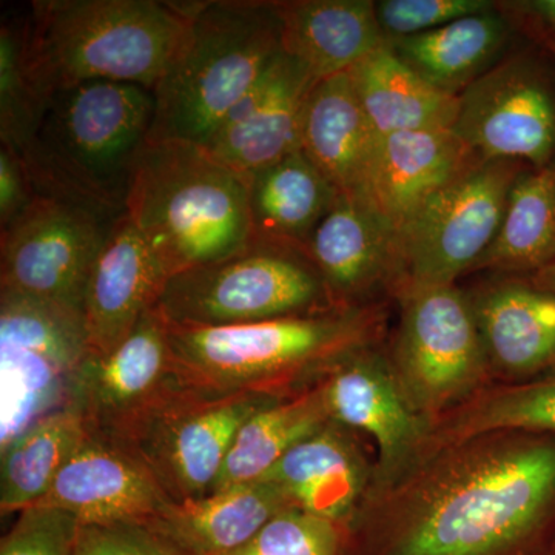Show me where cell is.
<instances>
[{
	"mask_svg": "<svg viewBox=\"0 0 555 555\" xmlns=\"http://www.w3.org/2000/svg\"><path fill=\"white\" fill-rule=\"evenodd\" d=\"M193 2L33 0L24 16L25 60L39 93L91 82L155 90L192 16Z\"/></svg>",
	"mask_w": 555,
	"mask_h": 555,
	"instance_id": "1",
	"label": "cell"
},
{
	"mask_svg": "<svg viewBox=\"0 0 555 555\" xmlns=\"http://www.w3.org/2000/svg\"><path fill=\"white\" fill-rule=\"evenodd\" d=\"M124 215L169 278L254 244L247 175L181 139H149L134 163Z\"/></svg>",
	"mask_w": 555,
	"mask_h": 555,
	"instance_id": "2",
	"label": "cell"
},
{
	"mask_svg": "<svg viewBox=\"0 0 555 555\" xmlns=\"http://www.w3.org/2000/svg\"><path fill=\"white\" fill-rule=\"evenodd\" d=\"M555 506V443L470 456L423 500L392 555H496L534 534Z\"/></svg>",
	"mask_w": 555,
	"mask_h": 555,
	"instance_id": "3",
	"label": "cell"
},
{
	"mask_svg": "<svg viewBox=\"0 0 555 555\" xmlns=\"http://www.w3.org/2000/svg\"><path fill=\"white\" fill-rule=\"evenodd\" d=\"M153 118L155 94L137 83L91 80L56 91L24 159L36 193L119 218Z\"/></svg>",
	"mask_w": 555,
	"mask_h": 555,
	"instance_id": "4",
	"label": "cell"
},
{
	"mask_svg": "<svg viewBox=\"0 0 555 555\" xmlns=\"http://www.w3.org/2000/svg\"><path fill=\"white\" fill-rule=\"evenodd\" d=\"M280 51L275 2H193L184 38L153 90L149 139H181L207 147Z\"/></svg>",
	"mask_w": 555,
	"mask_h": 555,
	"instance_id": "5",
	"label": "cell"
},
{
	"mask_svg": "<svg viewBox=\"0 0 555 555\" xmlns=\"http://www.w3.org/2000/svg\"><path fill=\"white\" fill-rule=\"evenodd\" d=\"M167 326L171 372L192 385L232 393V389L346 352L364 338L369 321L352 310L236 326Z\"/></svg>",
	"mask_w": 555,
	"mask_h": 555,
	"instance_id": "6",
	"label": "cell"
},
{
	"mask_svg": "<svg viewBox=\"0 0 555 555\" xmlns=\"http://www.w3.org/2000/svg\"><path fill=\"white\" fill-rule=\"evenodd\" d=\"M90 353L82 310L0 288V449L73 406Z\"/></svg>",
	"mask_w": 555,
	"mask_h": 555,
	"instance_id": "7",
	"label": "cell"
},
{
	"mask_svg": "<svg viewBox=\"0 0 555 555\" xmlns=\"http://www.w3.org/2000/svg\"><path fill=\"white\" fill-rule=\"evenodd\" d=\"M326 291L306 255L254 243L170 276L155 309L171 326H236L312 313Z\"/></svg>",
	"mask_w": 555,
	"mask_h": 555,
	"instance_id": "8",
	"label": "cell"
},
{
	"mask_svg": "<svg viewBox=\"0 0 555 555\" xmlns=\"http://www.w3.org/2000/svg\"><path fill=\"white\" fill-rule=\"evenodd\" d=\"M525 169L514 160L480 159L426 201L397 233V276H403V288L447 286L476 268Z\"/></svg>",
	"mask_w": 555,
	"mask_h": 555,
	"instance_id": "9",
	"label": "cell"
},
{
	"mask_svg": "<svg viewBox=\"0 0 555 555\" xmlns=\"http://www.w3.org/2000/svg\"><path fill=\"white\" fill-rule=\"evenodd\" d=\"M451 130L480 159L553 163L555 62L551 68L532 51L503 57L459 94Z\"/></svg>",
	"mask_w": 555,
	"mask_h": 555,
	"instance_id": "10",
	"label": "cell"
},
{
	"mask_svg": "<svg viewBox=\"0 0 555 555\" xmlns=\"http://www.w3.org/2000/svg\"><path fill=\"white\" fill-rule=\"evenodd\" d=\"M113 221L76 201L36 193L0 229V288L82 310L91 269Z\"/></svg>",
	"mask_w": 555,
	"mask_h": 555,
	"instance_id": "11",
	"label": "cell"
},
{
	"mask_svg": "<svg viewBox=\"0 0 555 555\" xmlns=\"http://www.w3.org/2000/svg\"><path fill=\"white\" fill-rule=\"evenodd\" d=\"M486 360L469 297L454 284L403 288L397 364L416 406L441 409L465 396Z\"/></svg>",
	"mask_w": 555,
	"mask_h": 555,
	"instance_id": "12",
	"label": "cell"
},
{
	"mask_svg": "<svg viewBox=\"0 0 555 555\" xmlns=\"http://www.w3.org/2000/svg\"><path fill=\"white\" fill-rule=\"evenodd\" d=\"M317 79L283 50L222 120L207 149L244 175L272 166L299 150L302 118Z\"/></svg>",
	"mask_w": 555,
	"mask_h": 555,
	"instance_id": "13",
	"label": "cell"
},
{
	"mask_svg": "<svg viewBox=\"0 0 555 555\" xmlns=\"http://www.w3.org/2000/svg\"><path fill=\"white\" fill-rule=\"evenodd\" d=\"M142 459L90 436L35 506L57 507L79 524H149L173 503Z\"/></svg>",
	"mask_w": 555,
	"mask_h": 555,
	"instance_id": "14",
	"label": "cell"
},
{
	"mask_svg": "<svg viewBox=\"0 0 555 555\" xmlns=\"http://www.w3.org/2000/svg\"><path fill=\"white\" fill-rule=\"evenodd\" d=\"M169 275L126 215L109 225L86 295L83 320L93 356H105L156 308Z\"/></svg>",
	"mask_w": 555,
	"mask_h": 555,
	"instance_id": "15",
	"label": "cell"
},
{
	"mask_svg": "<svg viewBox=\"0 0 555 555\" xmlns=\"http://www.w3.org/2000/svg\"><path fill=\"white\" fill-rule=\"evenodd\" d=\"M259 392H232L210 403L175 411L160 420L150 463L160 483L166 478L181 496L196 500L214 491L241 427L255 412L273 403Z\"/></svg>",
	"mask_w": 555,
	"mask_h": 555,
	"instance_id": "16",
	"label": "cell"
},
{
	"mask_svg": "<svg viewBox=\"0 0 555 555\" xmlns=\"http://www.w3.org/2000/svg\"><path fill=\"white\" fill-rule=\"evenodd\" d=\"M480 158L451 129L379 138L360 198L396 232L441 189Z\"/></svg>",
	"mask_w": 555,
	"mask_h": 555,
	"instance_id": "17",
	"label": "cell"
},
{
	"mask_svg": "<svg viewBox=\"0 0 555 555\" xmlns=\"http://www.w3.org/2000/svg\"><path fill=\"white\" fill-rule=\"evenodd\" d=\"M323 390L331 418L377 441L387 476L406 465L425 427L403 383L389 369L374 358H356L337 369Z\"/></svg>",
	"mask_w": 555,
	"mask_h": 555,
	"instance_id": "18",
	"label": "cell"
},
{
	"mask_svg": "<svg viewBox=\"0 0 555 555\" xmlns=\"http://www.w3.org/2000/svg\"><path fill=\"white\" fill-rule=\"evenodd\" d=\"M308 257L332 294L357 297L397 275V232L366 201L339 193L313 232Z\"/></svg>",
	"mask_w": 555,
	"mask_h": 555,
	"instance_id": "19",
	"label": "cell"
},
{
	"mask_svg": "<svg viewBox=\"0 0 555 555\" xmlns=\"http://www.w3.org/2000/svg\"><path fill=\"white\" fill-rule=\"evenodd\" d=\"M281 50L317 80L350 72L387 42L372 0L275 2Z\"/></svg>",
	"mask_w": 555,
	"mask_h": 555,
	"instance_id": "20",
	"label": "cell"
},
{
	"mask_svg": "<svg viewBox=\"0 0 555 555\" xmlns=\"http://www.w3.org/2000/svg\"><path fill=\"white\" fill-rule=\"evenodd\" d=\"M291 506L294 503L280 486L258 480L170 503L149 525L185 553L229 555L246 546L273 517Z\"/></svg>",
	"mask_w": 555,
	"mask_h": 555,
	"instance_id": "21",
	"label": "cell"
},
{
	"mask_svg": "<svg viewBox=\"0 0 555 555\" xmlns=\"http://www.w3.org/2000/svg\"><path fill=\"white\" fill-rule=\"evenodd\" d=\"M486 357L509 372L555 369V294L540 284L502 281L469 297Z\"/></svg>",
	"mask_w": 555,
	"mask_h": 555,
	"instance_id": "22",
	"label": "cell"
},
{
	"mask_svg": "<svg viewBox=\"0 0 555 555\" xmlns=\"http://www.w3.org/2000/svg\"><path fill=\"white\" fill-rule=\"evenodd\" d=\"M378 141L349 72L317 80L306 104L299 150L339 193L361 195Z\"/></svg>",
	"mask_w": 555,
	"mask_h": 555,
	"instance_id": "23",
	"label": "cell"
},
{
	"mask_svg": "<svg viewBox=\"0 0 555 555\" xmlns=\"http://www.w3.org/2000/svg\"><path fill=\"white\" fill-rule=\"evenodd\" d=\"M169 372V326L152 309L112 352L90 353L80 369L73 406L82 412L90 427L93 418L118 416L147 401Z\"/></svg>",
	"mask_w": 555,
	"mask_h": 555,
	"instance_id": "24",
	"label": "cell"
},
{
	"mask_svg": "<svg viewBox=\"0 0 555 555\" xmlns=\"http://www.w3.org/2000/svg\"><path fill=\"white\" fill-rule=\"evenodd\" d=\"M247 179L254 243L308 257L313 232L337 201L338 190L301 150Z\"/></svg>",
	"mask_w": 555,
	"mask_h": 555,
	"instance_id": "25",
	"label": "cell"
},
{
	"mask_svg": "<svg viewBox=\"0 0 555 555\" xmlns=\"http://www.w3.org/2000/svg\"><path fill=\"white\" fill-rule=\"evenodd\" d=\"M349 75L361 108L378 138L454 126L459 94L427 82L387 42L350 69Z\"/></svg>",
	"mask_w": 555,
	"mask_h": 555,
	"instance_id": "26",
	"label": "cell"
},
{
	"mask_svg": "<svg viewBox=\"0 0 555 555\" xmlns=\"http://www.w3.org/2000/svg\"><path fill=\"white\" fill-rule=\"evenodd\" d=\"M514 27L499 9L462 17L422 35L387 40L398 57L427 82L460 94L499 62Z\"/></svg>",
	"mask_w": 555,
	"mask_h": 555,
	"instance_id": "27",
	"label": "cell"
},
{
	"mask_svg": "<svg viewBox=\"0 0 555 555\" xmlns=\"http://www.w3.org/2000/svg\"><path fill=\"white\" fill-rule=\"evenodd\" d=\"M261 480L280 486L299 509L335 524L360 495L364 466L345 437L324 427L292 448Z\"/></svg>",
	"mask_w": 555,
	"mask_h": 555,
	"instance_id": "28",
	"label": "cell"
},
{
	"mask_svg": "<svg viewBox=\"0 0 555 555\" xmlns=\"http://www.w3.org/2000/svg\"><path fill=\"white\" fill-rule=\"evenodd\" d=\"M554 261L555 159L518 175L499 232L474 269L537 273Z\"/></svg>",
	"mask_w": 555,
	"mask_h": 555,
	"instance_id": "29",
	"label": "cell"
},
{
	"mask_svg": "<svg viewBox=\"0 0 555 555\" xmlns=\"http://www.w3.org/2000/svg\"><path fill=\"white\" fill-rule=\"evenodd\" d=\"M89 436L86 416L68 406L0 449L2 513H21L39 503Z\"/></svg>",
	"mask_w": 555,
	"mask_h": 555,
	"instance_id": "30",
	"label": "cell"
},
{
	"mask_svg": "<svg viewBox=\"0 0 555 555\" xmlns=\"http://www.w3.org/2000/svg\"><path fill=\"white\" fill-rule=\"evenodd\" d=\"M327 418L323 389L259 409L241 427L211 492L261 480L292 448L324 429Z\"/></svg>",
	"mask_w": 555,
	"mask_h": 555,
	"instance_id": "31",
	"label": "cell"
},
{
	"mask_svg": "<svg viewBox=\"0 0 555 555\" xmlns=\"http://www.w3.org/2000/svg\"><path fill=\"white\" fill-rule=\"evenodd\" d=\"M47 102L25 60L24 16L3 20L0 27V144L27 158L38 134Z\"/></svg>",
	"mask_w": 555,
	"mask_h": 555,
	"instance_id": "32",
	"label": "cell"
},
{
	"mask_svg": "<svg viewBox=\"0 0 555 555\" xmlns=\"http://www.w3.org/2000/svg\"><path fill=\"white\" fill-rule=\"evenodd\" d=\"M454 429L465 438L499 429L555 434V369L546 378L481 401L460 418Z\"/></svg>",
	"mask_w": 555,
	"mask_h": 555,
	"instance_id": "33",
	"label": "cell"
},
{
	"mask_svg": "<svg viewBox=\"0 0 555 555\" xmlns=\"http://www.w3.org/2000/svg\"><path fill=\"white\" fill-rule=\"evenodd\" d=\"M334 521L297 506L278 514L246 546L229 555H337Z\"/></svg>",
	"mask_w": 555,
	"mask_h": 555,
	"instance_id": "34",
	"label": "cell"
},
{
	"mask_svg": "<svg viewBox=\"0 0 555 555\" xmlns=\"http://www.w3.org/2000/svg\"><path fill=\"white\" fill-rule=\"evenodd\" d=\"M488 0H379L375 2L387 40L433 31L462 17L494 10Z\"/></svg>",
	"mask_w": 555,
	"mask_h": 555,
	"instance_id": "35",
	"label": "cell"
},
{
	"mask_svg": "<svg viewBox=\"0 0 555 555\" xmlns=\"http://www.w3.org/2000/svg\"><path fill=\"white\" fill-rule=\"evenodd\" d=\"M0 543V555H75L79 520L57 507L31 506Z\"/></svg>",
	"mask_w": 555,
	"mask_h": 555,
	"instance_id": "36",
	"label": "cell"
},
{
	"mask_svg": "<svg viewBox=\"0 0 555 555\" xmlns=\"http://www.w3.org/2000/svg\"><path fill=\"white\" fill-rule=\"evenodd\" d=\"M181 547L149 524H80L75 555H181Z\"/></svg>",
	"mask_w": 555,
	"mask_h": 555,
	"instance_id": "37",
	"label": "cell"
},
{
	"mask_svg": "<svg viewBox=\"0 0 555 555\" xmlns=\"http://www.w3.org/2000/svg\"><path fill=\"white\" fill-rule=\"evenodd\" d=\"M35 195L24 160L13 150L0 144V229L7 228Z\"/></svg>",
	"mask_w": 555,
	"mask_h": 555,
	"instance_id": "38",
	"label": "cell"
},
{
	"mask_svg": "<svg viewBox=\"0 0 555 555\" xmlns=\"http://www.w3.org/2000/svg\"><path fill=\"white\" fill-rule=\"evenodd\" d=\"M514 28H520L539 40L545 49L555 46V0L496 3Z\"/></svg>",
	"mask_w": 555,
	"mask_h": 555,
	"instance_id": "39",
	"label": "cell"
},
{
	"mask_svg": "<svg viewBox=\"0 0 555 555\" xmlns=\"http://www.w3.org/2000/svg\"><path fill=\"white\" fill-rule=\"evenodd\" d=\"M535 283L555 294V261L535 273Z\"/></svg>",
	"mask_w": 555,
	"mask_h": 555,
	"instance_id": "40",
	"label": "cell"
},
{
	"mask_svg": "<svg viewBox=\"0 0 555 555\" xmlns=\"http://www.w3.org/2000/svg\"><path fill=\"white\" fill-rule=\"evenodd\" d=\"M547 51H550L551 56H553V60L555 62V46L551 47V49H547Z\"/></svg>",
	"mask_w": 555,
	"mask_h": 555,
	"instance_id": "41",
	"label": "cell"
}]
</instances>
